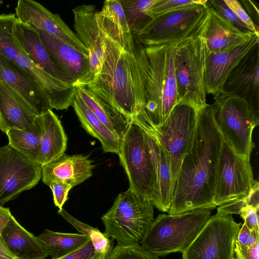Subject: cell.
I'll use <instances>...</instances> for the list:
<instances>
[{
	"mask_svg": "<svg viewBox=\"0 0 259 259\" xmlns=\"http://www.w3.org/2000/svg\"><path fill=\"white\" fill-rule=\"evenodd\" d=\"M47 185L52 191L55 206L59 208V210L62 209L64 204L68 199V193L73 187L65 182L59 180L51 181Z\"/></svg>",
	"mask_w": 259,
	"mask_h": 259,
	"instance_id": "38",
	"label": "cell"
},
{
	"mask_svg": "<svg viewBox=\"0 0 259 259\" xmlns=\"http://www.w3.org/2000/svg\"><path fill=\"white\" fill-rule=\"evenodd\" d=\"M0 255L10 259H16L7 247L1 233H0Z\"/></svg>",
	"mask_w": 259,
	"mask_h": 259,
	"instance_id": "47",
	"label": "cell"
},
{
	"mask_svg": "<svg viewBox=\"0 0 259 259\" xmlns=\"http://www.w3.org/2000/svg\"><path fill=\"white\" fill-rule=\"evenodd\" d=\"M17 20L15 13L0 14V56L12 62L22 53L13 37Z\"/></svg>",
	"mask_w": 259,
	"mask_h": 259,
	"instance_id": "34",
	"label": "cell"
},
{
	"mask_svg": "<svg viewBox=\"0 0 259 259\" xmlns=\"http://www.w3.org/2000/svg\"><path fill=\"white\" fill-rule=\"evenodd\" d=\"M243 3L245 10L251 18L253 23L255 25L256 29L258 30V19L259 13L258 8L256 6L254 3L251 1H242Z\"/></svg>",
	"mask_w": 259,
	"mask_h": 259,
	"instance_id": "45",
	"label": "cell"
},
{
	"mask_svg": "<svg viewBox=\"0 0 259 259\" xmlns=\"http://www.w3.org/2000/svg\"><path fill=\"white\" fill-rule=\"evenodd\" d=\"M154 219L150 199L130 188L120 193L101 217L105 235L121 245L139 243Z\"/></svg>",
	"mask_w": 259,
	"mask_h": 259,
	"instance_id": "6",
	"label": "cell"
},
{
	"mask_svg": "<svg viewBox=\"0 0 259 259\" xmlns=\"http://www.w3.org/2000/svg\"><path fill=\"white\" fill-rule=\"evenodd\" d=\"M259 231L249 229L243 223L240 228L235 241V244L240 246H251L258 241Z\"/></svg>",
	"mask_w": 259,
	"mask_h": 259,
	"instance_id": "41",
	"label": "cell"
},
{
	"mask_svg": "<svg viewBox=\"0 0 259 259\" xmlns=\"http://www.w3.org/2000/svg\"><path fill=\"white\" fill-rule=\"evenodd\" d=\"M58 213L79 232L90 237L96 254L101 256L102 259L109 257L114 247L113 239L107 237L97 228L77 220L63 208L59 210Z\"/></svg>",
	"mask_w": 259,
	"mask_h": 259,
	"instance_id": "32",
	"label": "cell"
},
{
	"mask_svg": "<svg viewBox=\"0 0 259 259\" xmlns=\"http://www.w3.org/2000/svg\"><path fill=\"white\" fill-rule=\"evenodd\" d=\"M214 118L224 140L238 155L250 159L254 144L252 132L259 124V117L247 101L221 92L213 96Z\"/></svg>",
	"mask_w": 259,
	"mask_h": 259,
	"instance_id": "7",
	"label": "cell"
},
{
	"mask_svg": "<svg viewBox=\"0 0 259 259\" xmlns=\"http://www.w3.org/2000/svg\"><path fill=\"white\" fill-rule=\"evenodd\" d=\"M17 19L31 27L42 30L78 51L89 55L87 48L57 14H54L33 0H19L15 8Z\"/></svg>",
	"mask_w": 259,
	"mask_h": 259,
	"instance_id": "14",
	"label": "cell"
},
{
	"mask_svg": "<svg viewBox=\"0 0 259 259\" xmlns=\"http://www.w3.org/2000/svg\"><path fill=\"white\" fill-rule=\"evenodd\" d=\"M1 235L16 259H46L49 253L33 234L12 215Z\"/></svg>",
	"mask_w": 259,
	"mask_h": 259,
	"instance_id": "26",
	"label": "cell"
},
{
	"mask_svg": "<svg viewBox=\"0 0 259 259\" xmlns=\"http://www.w3.org/2000/svg\"><path fill=\"white\" fill-rule=\"evenodd\" d=\"M118 156L129 180V188L150 200L154 173L147 134L132 121L120 139Z\"/></svg>",
	"mask_w": 259,
	"mask_h": 259,
	"instance_id": "10",
	"label": "cell"
},
{
	"mask_svg": "<svg viewBox=\"0 0 259 259\" xmlns=\"http://www.w3.org/2000/svg\"><path fill=\"white\" fill-rule=\"evenodd\" d=\"M241 225L232 215L211 216L182 253L183 259H233Z\"/></svg>",
	"mask_w": 259,
	"mask_h": 259,
	"instance_id": "12",
	"label": "cell"
},
{
	"mask_svg": "<svg viewBox=\"0 0 259 259\" xmlns=\"http://www.w3.org/2000/svg\"><path fill=\"white\" fill-rule=\"evenodd\" d=\"M197 114L198 110L191 104L179 101L160 125H154L137 117L132 120L154 139L167 154L171 170L172 194L182 161L193 140Z\"/></svg>",
	"mask_w": 259,
	"mask_h": 259,
	"instance_id": "5",
	"label": "cell"
},
{
	"mask_svg": "<svg viewBox=\"0 0 259 259\" xmlns=\"http://www.w3.org/2000/svg\"><path fill=\"white\" fill-rule=\"evenodd\" d=\"M258 210L250 205L243 207L239 214L244 220V223L251 230L259 231Z\"/></svg>",
	"mask_w": 259,
	"mask_h": 259,
	"instance_id": "43",
	"label": "cell"
},
{
	"mask_svg": "<svg viewBox=\"0 0 259 259\" xmlns=\"http://www.w3.org/2000/svg\"><path fill=\"white\" fill-rule=\"evenodd\" d=\"M82 127L100 142L104 153L119 154L120 138L109 130L92 112L77 92L72 106Z\"/></svg>",
	"mask_w": 259,
	"mask_h": 259,
	"instance_id": "28",
	"label": "cell"
},
{
	"mask_svg": "<svg viewBox=\"0 0 259 259\" xmlns=\"http://www.w3.org/2000/svg\"><path fill=\"white\" fill-rule=\"evenodd\" d=\"M12 215L9 208L0 206V233L6 226Z\"/></svg>",
	"mask_w": 259,
	"mask_h": 259,
	"instance_id": "46",
	"label": "cell"
},
{
	"mask_svg": "<svg viewBox=\"0 0 259 259\" xmlns=\"http://www.w3.org/2000/svg\"><path fill=\"white\" fill-rule=\"evenodd\" d=\"M57 259H102V258L95 253L90 239L76 250Z\"/></svg>",
	"mask_w": 259,
	"mask_h": 259,
	"instance_id": "42",
	"label": "cell"
},
{
	"mask_svg": "<svg viewBox=\"0 0 259 259\" xmlns=\"http://www.w3.org/2000/svg\"><path fill=\"white\" fill-rule=\"evenodd\" d=\"M52 259H57L71 253L91 239L88 235L66 233L45 229L36 236Z\"/></svg>",
	"mask_w": 259,
	"mask_h": 259,
	"instance_id": "30",
	"label": "cell"
},
{
	"mask_svg": "<svg viewBox=\"0 0 259 259\" xmlns=\"http://www.w3.org/2000/svg\"><path fill=\"white\" fill-rule=\"evenodd\" d=\"M207 0H156L151 8L152 17H155L196 4L206 6Z\"/></svg>",
	"mask_w": 259,
	"mask_h": 259,
	"instance_id": "36",
	"label": "cell"
},
{
	"mask_svg": "<svg viewBox=\"0 0 259 259\" xmlns=\"http://www.w3.org/2000/svg\"><path fill=\"white\" fill-rule=\"evenodd\" d=\"M207 16V7L196 4L153 17L135 35L145 47L176 46L200 35Z\"/></svg>",
	"mask_w": 259,
	"mask_h": 259,
	"instance_id": "8",
	"label": "cell"
},
{
	"mask_svg": "<svg viewBox=\"0 0 259 259\" xmlns=\"http://www.w3.org/2000/svg\"><path fill=\"white\" fill-rule=\"evenodd\" d=\"M0 79L15 89L39 114L52 110L48 100L27 72L15 62L1 56Z\"/></svg>",
	"mask_w": 259,
	"mask_h": 259,
	"instance_id": "25",
	"label": "cell"
},
{
	"mask_svg": "<svg viewBox=\"0 0 259 259\" xmlns=\"http://www.w3.org/2000/svg\"><path fill=\"white\" fill-rule=\"evenodd\" d=\"M41 115L44 131L36 162L43 165L65 153L67 137L60 120L52 110Z\"/></svg>",
	"mask_w": 259,
	"mask_h": 259,
	"instance_id": "27",
	"label": "cell"
},
{
	"mask_svg": "<svg viewBox=\"0 0 259 259\" xmlns=\"http://www.w3.org/2000/svg\"><path fill=\"white\" fill-rule=\"evenodd\" d=\"M40 115L15 89L0 79V130H25Z\"/></svg>",
	"mask_w": 259,
	"mask_h": 259,
	"instance_id": "22",
	"label": "cell"
},
{
	"mask_svg": "<svg viewBox=\"0 0 259 259\" xmlns=\"http://www.w3.org/2000/svg\"><path fill=\"white\" fill-rule=\"evenodd\" d=\"M254 182L250 159L236 154L222 137L215 175L216 207L248 196Z\"/></svg>",
	"mask_w": 259,
	"mask_h": 259,
	"instance_id": "11",
	"label": "cell"
},
{
	"mask_svg": "<svg viewBox=\"0 0 259 259\" xmlns=\"http://www.w3.org/2000/svg\"><path fill=\"white\" fill-rule=\"evenodd\" d=\"M222 91L246 100L259 117V43L232 69Z\"/></svg>",
	"mask_w": 259,
	"mask_h": 259,
	"instance_id": "15",
	"label": "cell"
},
{
	"mask_svg": "<svg viewBox=\"0 0 259 259\" xmlns=\"http://www.w3.org/2000/svg\"><path fill=\"white\" fill-rule=\"evenodd\" d=\"M106 259H160L144 250L139 243L128 245L117 244Z\"/></svg>",
	"mask_w": 259,
	"mask_h": 259,
	"instance_id": "35",
	"label": "cell"
},
{
	"mask_svg": "<svg viewBox=\"0 0 259 259\" xmlns=\"http://www.w3.org/2000/svg\"><path fill=\"white\" fill-rule=\"evenodd\" d=\"M41 166L9 144L0 147V206L37 184Z\"/></svg>",
	"mask_w": 259,
	"mask_h": 259,
	"instance_id": "13",
	"label": "cell"
},
{
	"mask_svg": "<svg viewBox=\"0 0 259 259\" xmlns=\"http://www.w3.org/2000/svg\"><path fill=\"white\" fill-rule=\"evenodd\" d=\"M212 210L199 209L177 214H159L139 243L144 250L158 257L182 253L210 218Z\"/></svg>",
	"mask_w": 259,
	"mask_h": 259,
	"instance_id": "4",
	"label": "cell"
},
{
	"mask_svg": "<svg viewBox=\"0 0 259 259\" xmlns=\"http://www.w3.org/2000/svg\"><path fill=\"white\" fill-rule=\"evenodd\" d=\"M34 29L53 61L61 71L72 79L74 87H85L90 72L89 55L42 30Z\"/></svg>",
	"mask_w": 259,
	"mask_h": 259,
	"instance_id": "17",
	"label": "cell"
},
{
	"mask_svg": "<svg viewBox=\"0 0 259 259\" xmlns=\"http://www.w3.org/2000/svg\"><path fill=\"white\" fill-rule=\"evenodd\" d=\"M101 30L104 48L101 69L87 88L132 120L145 104L149 63L145 47L132 32Z\"/></svg>",
	"mask_w": 259,
	"mask_h": 259,
	"instance_id": "1",
	"label": "cell"
},
{
	"mask_svg": "<svg viewBox=\"0 0 259 259\" xmlns=\"http://www.w3.org/2000/svg\"><path fill=\"white\" fill-rule=\"evenodd\" d=\"M88 156L64 153L56 159L42 165L43 183L59 180L65 182L73 187L80 184L93 175L95 165Z\"/></svg>",
	"mask_w": 259,
	"mask_h": 259,
	"instance_id": "23",
	"label": "cell"
},
{
	"mask_svg": "<svg viewBox=\"0 0 259 259\" xmlns=\"http://www.w3.org/2000/svg\"><path fill=\"white\" fill-rule=\"evenodd\" d=\"M206 5L213 9L219 15L244 32H250L229 8L224 0H207Z\"/></svg>",
	"mask_w": 259,
	"mask_h": 259,
	"instance_id": "37",
	"label": "cell"
},
{
	"mask_svg": "<svg viewBox=\"0 0 259 259\" xmlns=\"http://www.w3.org/2000/svg\"><path fill=\"white\" fill-rule=\"evenodd\" d=\"M224 1L229 8L234 13L236 16L250 32L259 35V31L256 29L245 9L238 1L224 0Z\"/></svg>",
	"mask_w": 259,
	"mask_h": 259,
	"instance_id": "39",
	"label": "cell"
},
{
	"mask_svg": "<svg viewBox=\"0 0 259 259\" xmlns=\"http://www.w3.org/2000/svg\"><path fill=\"white\" fill-rule=\"evenodd\" d=\"M247 205L252 206L249 195L218 206L216 213L222 215L239 214L240 210Z\"/></svg>",
	"mask_w": 259,
	"mask_h": 259,
	"instance_id": "40",
	"label": "cell"
},
{
	"mask_svg": "<svg viewBox=\"0 0 259 259\" xmlns=\"http://www.w3.org/2000/svg\"><path fill=\"white\" fill-rule=\"evenodd\" d=\"M15 62L31 77L48 100L52 109L62 110L72 106L77 92L73 85L53 77L33 63L22 53Z\"/></svg>",
	"mask_w": 259,
	"mask_h": 259,
	"instance_id": "20",
	"label": "cell"
},
{
	"mask_svg": "<svg viewBox=\"0 0 259 259\" xmlns=\"http://www.w3.org/2000/svg\"><path fill=\"white\" fill-rule=\"evenodd\" d=\"M0 259H10L0 255Z\"/></svg>",
	"mask_w": 259,
	"mask_h": 259,
	"instance_id": "48",
	"label": "cell"
},
{
	"mask_svg": "<svg viewBox=\"0 0 259 259\" xmlns=\"http://www.w3.org/2000/svg\"><path fill=\"white\" fill-rule=\"evenodd\" d=\"M131 32L136 35L153 18L150 10L156 0H119Z\"/></svg>",
	"mask_w": 259,
	"mask_h": 259,
	"instance_id": "33",
	"label": "cell"
},
{
	"mask_svg": "<svg viewBox=\"0 0 259 259\" xmlns=\"http://www.w3.org/2000/svg\"><path fill=\"white\" fill-rule=\"evenodd\" d=\"M259 43V35L254 34L238 47L218 54L205 52L204 82L206 94L213 96L222 92L225 82L240 61Z\"/></svg>",
	"mask_w": 259,
	"mask_h": 259,
	"instance_id": "18",
	"label": "cell"
},
{
	"mask_svg": "<svg viewBox=\"0 0 259 259\" xmlns=\"http://www.w3.org/2000/svg\"><path fill=\"white\" fill-rule=\"evenodd\" d=\"M233 259H258V241L251 246L235 244Z\"/></svg>",
	"mask_w": 259,
	"mask_h": 259,
	"instance_id": "44",
	"label": "cell"
},
{
	"mask_svg": "<svg viewBox=\"0 0 259 259\" xmlns=\"http://www.w3.org/2000/svg\"><path fill=\"white\" fill-rule=\"evenodd\" d=\"M208 16L202 32L207 54H218L232 50L250 38L251 32H244L207 6Z\"/></svg>",
	"mask_w": 259,
	"mask_h": 259,
	"instance_id": "21",
	"label": "cell"
},
{
	"mask_svg": "<svg viewBox=\"0 0 259 259\" xmlns=\"http://www.w3.org/2000/svg\"><path fill=\"white\" fill-rule=\"evenodd\" d=\"M44 131L41 114L38 115L33 123L25 129H10L6 132L9 145L36 162L39 146Z\"/></svg>",
	"mask_w": 259,
	"mask_h": 259,
	"instance_id": "31",
	"label": "cell"
},
{
	"mask_svg": "<svg viewBox=\"0 0 259 259\" xmlns=\"http://www.w3.org/2000/svg\"><path fill=\"white\" fill-rule=\"evenodd\" d=\"M201 34L176 46L175 50L179 101L191 104L197 110L207 104L204 82L205 44Z\"/></svg>",
	"mask_w": 259,
	"mask_h": 259,
	"instance_id": "9",
	"label": "cell"
},
{
	"mask_svg": "<svg viewBox=\"0 0 259 259\" xmlns=\"http://www.w3.org/2000/svg\"><path fill=\"white\" fill-rule=\"evenodd\" d=\"M76 90L79 95L94 114L121 139L132 122V119L88 88L78 87Z\"/></svg>",
	"mask_w": 259,
	"mask_h": 259,
	"instance_id": "29",
	"label": "cell"
},
{
	"mask_svg": "<svg viewBox=\"0 0 259 259\" xmlns=\"http://www.w3.org/2000/svg\"><path fill=\"white\" fill-rule=\"evenodd\" d=\"M175 47H145L149 63L145 104L142 112L135 117L145 119L154 125L164 122L179 101L174 67Z\"/></svg>",
	"mask_w": 259,
	"mask_h": 259,
	"instance_id": "3",
	"label": "cell"
},
{
	"mask_svg": "<svg viewBox=\"0 0 259 259\" xmlns=\"http://www.w3.org/2000/svg\"><path fill=\"white\" fill-rule=\"evenodd\" d=\"M75 34L89 51L90 72L85 87L96 79L103 62L104 48L101 29L96 19V6L82 4L72 10Z\"/></svg>",
	"mask_w": 259,
	"mask_h": 259,
	"instance_id": "16",
	"label": "cell"
},
{
	"mask_svg": "<svg viewBox=\"0 0 259 259\" xmlns=\"http://www.w3.org/2000/svg\"><path fill=\"white\" fill-rule=\"evenodd\" d=\"M13 37L22 53L30 61L60 81L73 85L72 79L53 61L34 28L17 20L13 29Z\"/></svg>",
	"mask_w": 259,
	"mask_h": 259,
	"instance_id": "19",
	"label": "cell"
},
{
	"mask_svg": "<svg viewBox=\"0 0 259 259\" xmlns=\"http://www.w3.org/2000/svg\"><path fill=\"white\" fill-rule=\"evenodd\" d=\"M213 104L198 110L191 144L181 163L168 214L216 207V169L222 136L217 126Z\"/></svg>",
	"mask_w": 259,
	"mask_h": 259,
	"instance_id": "2",
	"label": "cell"
},
{
	"mask_svg": "<svg viewBox=\"0 0 259 259\" xmlns=\"http://www.w3.org/2000/svg\"><path fill=\"white\" fill-rule=\"evenodd\" d=\"M147 139L154 173L153 190L150 201L160 211L167 212L172 198L170 160L163 147L148 134Z\"/></svg>",
	"mask_w": 259,
	"mask_h": 259,
	"instance_id": "24",
	"label": "cell"
}]
</instances>
